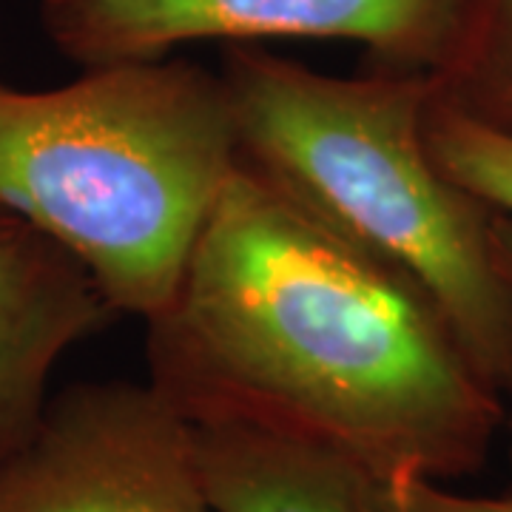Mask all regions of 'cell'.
Returning <instances> with one entry per match:
<instances>
[{
	"instance_id": "obj_2",
	"label": "cell",
	"mask_w": 512,
	"mask_h": 512,
	"mask_svg": "<svg viewBox=\"0 0 512 512\" xmlns=\"http://www.w3.org/2000/svg\"><path fill=\"white\" fill-rule=\"evenodd\" d=\"M220 74L239 160L424 293L504 399L512 305L493 217L427 148L433 74L379 66L330 74L265 46H225Z\"/></svg>"
},
{
	"instance_id": "obj_4",
	"label": "cell",
	"mask_w": 512,
	"mask_h": 512,
	"mask_svg": "<svg viewBox=\"0 0 512 512\" xmlns=\"http://www.w3.org/2000/svg\"><path fill=\"white\" fill-rule=\"evenodd\" d=\"M473 0H37L40 26L80 69L163 60L197 43H353L367 66L436 74Z\"/></svg>"
},
{
	"instance_id": "obj_5",
	"label": "cell",
	"mask_w": 512,
	"mask_h": 512,
	"mask_svg": "<svg viewBox=\"0 0 512 512\" xmlns=\"http://www.w3.org/2000/svg\"><path fill=\"white\" fill-rule=\"evenodd\" d=\"M0 512H214L194 424L151 382H83L49 399L0 467Z\"/></svg>"
},
{
	"instance_id": "obj_1",
	"label": "cell",
	"mask_w": 512,
	"mask_h": 512,
	"mask_svg": "<svg viewBox=\"0 0 512 512\" xmlns=\"http://www.w3.org/2000/svg\"><path fill=\"white\" fill-rule=\"evenodd\" d=\"M146 356L191 424L305 441L376 487L458 484L504 436L501 393L430 299L242 160Z\"/></svg>"
},
{
	"instance_id": "obj_8",
	"label": "cell",
	"mask_w": 512,
	"mask_h": 512,
	"mask_svg": "<svg viewBox=\"0 0 512 512\" xmlns=\"http://www.w3.org/2000/svg\"><path fill=\"white\" fill-rule=\"evenodd\" d=\"M436 92L481 123L512 131V0H473Z\"/></svg>"
},
{
	"instance_id": "obj_7",
	"label": "cell",
	"mask_w": 512,
	"mask_h": 512,
	"mask_svg": "<svg viewBox=\"0 0 512 512\" xmlns=\"http://www.w3.org/2000/svg\"><path fill=\"white\" fill-rule=\"evenodd\" d=\"M214 512H376V484L305 441L239 424H194Z\"/></svg>"
},
{
	"instance_id": "obj_6",
	"label": "cell",
	"mask_w": 512,
	"mask_h": 512,
	"mask_svg": "<svg viewBox=\"0 0 512 512\" xmlns=\"http://www.w3.org/2000/svg\"><path fill=\"white\" fill-rule=\"evenodd\" d=\"M117 319L66 248L0 208V467L43 419L57 365Z\"/></svg>"
},
{
	"instance_id": "obj_10",
	"label": "cell",
	"mask_w": 512,
	"mask_h": 512,
	"mask_svg": "<svg viewBox=\"0 0 512 512\" xmlns=\"http://www.w3.org/2000/svg\"><path fill=\"white\" fill-rule=\"evenodd\" d=\"M376 512H512V493H467L456 484L396 481L373 490Z\"/></svg>"
},
{
	"instance_id": "obj_3",
	"label": "cell",
	"mask_w": 512,
	"mask_h": 512,
	"mask_svg": "<svg viewBox=\"0 0 512 512\" xmlns=\"http://www.w3.org/2000/svg\"><path fill=\"white\" fill-rule=\"evenodd\" d=\"M237 165L220 69L174 55L55 89L0 80V208L66 248L117 316L146 325L171 302Z\"/></svg>"
},
{
	"instance_id": "obj_11",
	"label": "cell",
	"mask_w": 512,
	"mask_h": 512,
	"mask_svg": "<svg viewBox=\"0 0 512 512\" xmlns=\"http://www.w3.org/2000/svg\"><path fill=\"white\" fill-rule=\"evenodd\" d=\"M490 231H493L495 262H498V271H501V279H504V288H507V296H510L512 305V222L493 217ZM501 439L507 444V456H510L512 467V362L510 373H507V384H504V436Z\"/></svg>"
},
{
	"instance_id": "obj_9",
	"label": "cell",
	"mask_w": 512,
	"mask_h": 512,
	"mask_svg": "<svg viewBox=\"0 0 512 512\" xmlns=\"http://www.w3.org/2000/svg\"><path fill=\"white\" fill-rule=\"evenodd\" d=\"M424 137L450 183L487 214L512 222V131L487 126L433 92Z\"/></svg>"
}]
</instances>
